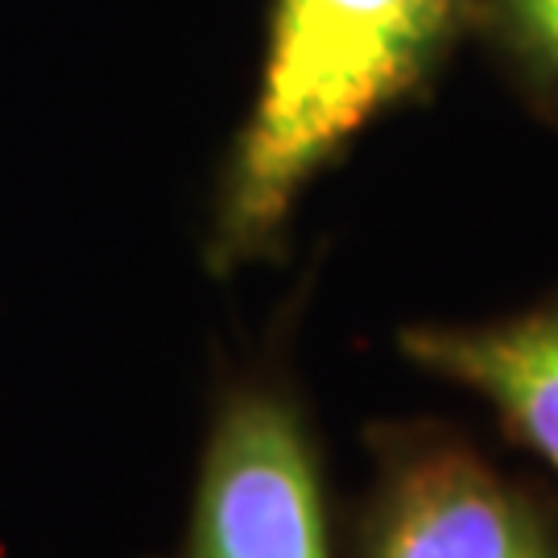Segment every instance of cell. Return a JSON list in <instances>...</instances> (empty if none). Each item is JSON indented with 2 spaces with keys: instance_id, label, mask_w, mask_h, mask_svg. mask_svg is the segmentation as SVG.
Returning <instances> with one entry per match:
<instances>
[{
  "instance_id": "5",
  "label": "cell",
  "mask_w": 558,
  "mask_h": 558,
  "mask_svg": "<svg viewBox=\"0 0 558 558\" xmlns=\"http://www.w3.org/2000/svg\"><path fill=\"white\" fill-rule=\"evenodd\" d=\"M472 38L542 117L558 120V0H472Z\"/></svg>"
},
{
  "instance_id": "2",
  "label": "cell",
  "mask_w": 558,
  "mask_h": 558,
  "mask_svg": "<svg viewBox=\"0 0 558 558\" xmlns=\"http://www.w3.org/2000/svg\"><path fill=\"white\" fill-rule=\"evenodd\" d=\"M182 558H331L319 442L286 380L257 373L223 389Z\"/></svg>"
},
{
  "instance_id": "3",
  "label": "cell",
  "mask_w": 558,
  "mask_h": 558,
  "mask_svg": "<svg viewBox=\"0 0 558 558\" xmlns=\"http://www.w3.org/2000/svg\"><path fill=\"white\" fill-rule=\"evenodd\" d=\"M352 558H558L555 509L447 426L373 435Z\"/></svg>"
},
{
  "instance_id": "1",
  "label": "cell",
  "mask_w": 558,
  "mask_h": 558,
  "mask_svg": "<svg viewBox=\"0 0 558 558\" xmlns=\"http://www.w3.org/2000/svg\"><path fill=\"white\" fill-rule=\"evenodd\" d=\"M463 38L472 0H269L257 92L211 203L207 265L228 278L278 257L311 186L373 124L422 100Z\"/></svg>"
},
{
  "instance_id": "4",
  "label": "cell",
  "mask_w": 558,
  "mask_h": 558,
  "mask_svg": "<svg viewBox=\"0 0 558 558\" xmlns=\"http://www.w3.org/2000/svg\"><path fill=\"white\" fill-rule=\"evenodd\" d=\"M398 352L480 398L558 476V294L484 323H410Z\"/></svg>"
}]
</instances>
